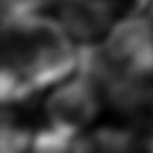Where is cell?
<instances>
[{
    "instance_id": "obj_6",
    "label": "cell",
    "mask_w": 153,
    "mask_h": 153,
    "mask_svg": "<svg viewBox=\"0 0 153 153\" xmlns=\"http://www.w3.org/2000/svg\"><path fill=\"white\" fill-rule=\"evenodd\" d=\"M35 133L36 130H31L25 122L5 114L2 122V153H31Z\"/></svg>"
},
{
    "instance_id": "obj_1",
    "label": "cell",
    "mask_w": 153,
    "mask_h": 153,
    "mask_svg": "<svg viewBox=\"0 0 153 153\" xmlns=\"http://www.w3.org/2000/svg\"><path fill=\"white\" fill-rule=\"evenodd\" d=\"M82 50L53 12L4 18L2 100L23 104L81 69Z\"/></svg>"
},
{
    "instance_id": "obj_3",
    "label": "cell",
    "mask_w": 153,
    "mask_h": 153,
    "mask_svg": "<svg viewBox=\"0 0 153 153\" xmlns=\"http://www.w3.org/2000/svg\"><path fill=\"white\" fill-rule=\"evenodd\" d=\"M105 105L100 82L86 69H79L46 92L41 127L73 145L81 133L99 122Z\"/></svg>"
},
{
    "instance_id": "obj_2",
    "label": "cell",
    "mask_w": 153,
    "mask_h": 153,
    "mask_svg": "<svg viewBox=\"0 0 153 153\" xmlns=\"http://www.w3.org/2000/svg\"><path fill=\"white\" fill-rule=\"evenodd\" d=\"M81 69L91 73L100 86L110 82H153V13L122 17L102 43L81 48Z\"/></svg>"
},
{
    "instance_id": "obj_7",
    "label": "cell",
    "mask_w": 153,
    "mask_h": 153,
    "mask_svg": "<svg viewBox=\"0 0 153 153\" xmlns=\"http://www.w3.org/2000/svg\"><path fill=\"white\" fill-rule=\"evenodd\" d=\"M142 153H153V140L145 146V148H143V152H142Z\"/></svg>"
},
{
    "instance_id": "obj_4",
    "label": "cell",
    "mask_w": 153,
    "mask_h": 153,
    "mask_svg": "<svg viewBox=\"0 0 153 153\" xmlns=\"http://www.w3.org/2000/svg\"><path fill=\"white\" fill-rule=\"evenodd\" d=\"M54 15L81 48L100 45L119 20L112 0H56Z\"/></svg>"
},
{
    "instance_id": "obj_5",
    "label": "cell",
    "mask_w": 153,
    "mask_h": 153,
    "mask_svg": "<svg viewBox=\"0 0 153 153\" xmlns=\"http://www.w3.org/2000/svg\"><path fill=\"white\" fill-rule=\"evenodd\" d=\"M145 143L132 125L97 122L81 133L69 153H142Z\"/></svg>"
}]
</instances>
